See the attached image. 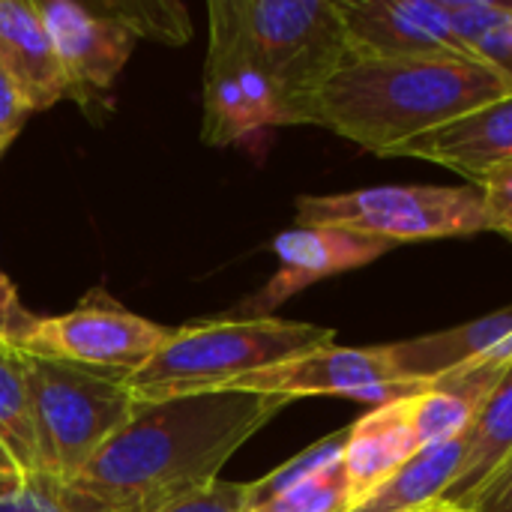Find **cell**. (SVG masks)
<instances>
[{"label": "cell", "mask_w": 512, "mask_h": 512, "mask_svg": "<svg viewBox=\"0 0 512 512\" xmlns=\"http://www.w3.org/2000/svg\"><path fill=\"white\" fill-rule=\"evenodd\" d=\"M285 396L213 390L138 402L72 486L117 512H159L210 486L225 462L276 414Z\"/></svg>", "instance_id": "1"}, {"label": "cell", "mask_w": 512, "mask_h": 512, "mask_svg": "<svg viewBox=\"0 0 512 512\" xmlns=\"http://www.w3.org/2000/svg\"><path fill=\"white\" fill-rule=\"evenodd\" d=\"M510 96L504 78L477 57H351L300 111L297 123L324 126L375 156Z\"/></svg>", "instance_id": "2"}, {"label": "cell", "mask_w": 512, "mask_h": 512, "mask_svg": "<svg viewBox=\"0 0 512 512\" xmlns=\"http://www.w3.org/2000/svg\"><path fill=\"white\" fill-rule=\"evenodd\" d=\"M210 60H240L282 93L288 126L351 60L336 0H213Z\"/></svg>", "instance_id": "3"}, {"label": "cell", "mask_w": 512, "mask_h": 512, "mask_svg": "<svg viewBox=\"0 0 512 512\" xmlns=\"http://www.w3.org/2000/svg\"><path fill=\"white\" fill-rule=\"evenodd\" d=\"M336 345V330L285 318H207L168 333L159 351L126 378L138 402L228 390L234 381Z\"/></svg>", "instance_id": "4"}, {"label": "cell", "mask_w": 512, "mask_h": 512, "mask_svg": "<svg viewBox=\"0 0 512 512\" xmlns=\"http://www.w3.org/2000/svg\"><path fill=\"white\" fill-rule=\"evenodd\" d=\"M39 474L75 483L99 447L138 411L123 378L24 354Z\"/></svg>", "instance_id": "5"}, {"label": "cell", "mask_w": 512, "mask_h": 512, "mask_svg": "<svg viewBox=\"0 0 512 512\" xmlns=\"http://www.w3.org/2000/svg\"><path fill=\"white\" fill-rule=\"evenodd\" d=\"M303 228H345L387 243L474 237L486 231L477 186H372L297 198Z\"/></svg>", "instance_id": "6"}, {"label": "cell", "mask_w": 512, "mask_h": 512, "mask_svg": "<svg viewBox=\"0 0 512 512\" xmlns=\"http://www.w3.org/2000/svg\"><path fill=\"white\" fill-rule=\"evenodd\" d=\"M168 333V327L129 312L102 288H93L72 312L36 318L18 351L126 381L159 351Z\"/></svg>", "instance_id": "7"}, {"label": "cell", "mask_w": 512, "mask_h": 512, "mask_svg": "<svg viewBox=\"0 0 512 512\" xmlns=\"http://www.w3.org/2000/svg\"><path fill=\"white\" fill-rule=\"evenodd\" d=\"M429 384H414L399 375L384 345L372 348H339L327 345L312 354L285 360L234 381L228 390L285 396L291 402L309 396H345L369 405H390L396 399L417 396Z\"/></svg>", "instance_id": "8"}, {"label": "cell", "mask_w": 512, "mask_h": 512, "mask_svg": "<svg viewBox=\"0 0 512 512\" xmlns=\"http://www.w3.org/2000/svg\"><path fill=\"white\" fill-rule=\"evenodd\" d=\"M39 18L51 36L66 81V96L75 99L96 123L111 84L126 66L135 33L114 18L75 0H36Z\"/></svg>", "instance_id": "9"}, {"label": "cell", "mask_w": 512, "mask_h": 512, "mask_svg": "<svg viewBox=\"0 0 512 512\" xmlns=\"http://www.w3.org/2000/svg\"><path fill=\"white\" fill-rule=\"evenodd\" d=\"M396 243L366 237L345 228H291L276 234L273 252L279 258V270L270 276V282L249 300L240 303L237 318H270L282 303L297 297L300 291L312 288L321 279L360 270L387 252H393Z\"/></svg>", "instance_id": "10"}, {"label": "cell", "mask_w": 512, "mask_h": 512, "mask_svg": "<svg viewBox=\"0 0 512 512\" xmlns=\"http://www.w3.org/2000/svg\"><path fill=\"white\" fill-rule=\"evenodd\" d=\"M351 57H471L453 30L444 0H336Z\"/></svg>", "instance_id": "11"}, {"label": "cell", "mask_w": 512, "mask_h": 512, "mask_svg": "<svg viewBox=\"0 0 512 512\" xmlns=\"http://www.w3.org/2000/svg\"><path fill=\"white\" fill-rule=\"evenodd\" d=\"M270 126H288V111L276 84L249 63L207 57L201 126L204 144L228 147Z\"/></svg>", "instance_id": "12"}, {"label": "cell", "mask_w": 512, "mask_h": 512, "mask_svg": "<svg viewBox=\"0 0 512 512\" xmlns=\"http://www.w3.org/2000/svg\"><path fill=\"white\" fill-rule=\"evenodd\" d=\"M393 156L438 162L477 186L489 171L512 165V93L402 144Z\"/></svg>", "instance_id": "13"}, {"label": "cell", "mask_w": 512, "mask_h": 512, "mask_svg": "<svg viewBox=\"0 0 512 512\" xmlns=\"http://www.w3.org/2000/svg\"><path fill=\"white\" fill-rule=\"evenodd\" d=\"M0 69L30 111L51 108L66 96L60 60L36 0H0Z\"/></svg>", "instance_id": "14"}, {"label": "cell", "mask_w": 512, "mask_h": 512, "mask_svg": "<svg viewBox=\"0 0 512 512\" xmlns=\"http://www.w3.org/2000/svg\"><path fill=\"white\" fill-rule=\"evenodd\" d=\"M512 336V303L489 312L477 321L459 324L453 330L444 333H429V336H417V339H402V342H390L384 345L393 366L399 369V375L405 381L414 384H432L447 372H456L480 357H486L489 351H495L501 342H507Z\"/></svg>", "instance_id": "15"}, {"label": "cell", "mask_w": 512, "mask_h": 512, "mask_svg": "<svg viewBox=\"0 0 512 512\" xmlns=\"http://www.w3.org/2000/svg\"><path fill=\"white\" fill-rule=\"evenodd\" d=\"M420 450H423V444L414 432L405 399L378 405L369 414H363L357 423H351L342 465L348 471L357 504L378 483H384L390 474H396L405 462H411Z\"/></svg>", "instance_id": "16"}, {"label": "cell", "mask_w": 512, "mask_h": 512, "mask_svg": "<svg viewBox=\"0 0 512 512\" xmlns=\"http://www.w3.org/2000/svg\"><path fill=\"white\" fill-rule=\"evenodd\" d=\"M512 456V369L501 378L489 402L474 417L465 435L462 465L438 501V510H465L483 483Z\"/></svg>", "instance_id": "17"}, {"label": "cell", "mask_w": 512, "mask_h": 512, "mask_svg": "<svg viewBox=\"0 0 512 512\" xmlns=\"http://www.w3.org/2000/svg\"><path fill=\"white\" fill-rule=\"evenodd\" d=\"M468 435V432H465ZM465 435L420 450L411 462H405L396 474L378 483L351 512H429L438 510V501L450 489L462 456Z\"/></svg>", "instance_id": "18"}, {"label": "cell", "mask_w": 512, "mask_h": 512, "mask_svg": "<svg viewBox=\"0 0 512 512\" xmlns=\"http://www.w3.org/2000/svg\"><path fill=\"white\" fill-rule=\"evenodd\" d=\"M465 51L492 66L512 93V3L444 0Z\"/></svg>", "instance_id": "19"}, {"label": "cell", "mask_w": 512, "mask_h": 512, "mask_svg": "<svg viewBox=\"0 0 512 512\" xmlns=\"http://www.w3.org/2000/svg\"><path fill=\"white\" fill-rule=\"evenodd\" d=\"M0 441L24 474H39L24 351L0 342Z\"/></svg>", "instance_id": "20"}, {"label": "cell", "mask_w": 512, "mask_h": 512, "mask_svg": "<svg viewBox=\"0 0 512 512\" xmlns=\"http://www.w3.org/2000/svg\"><path fill=\"white\" fill-rule=\"evenodd\" d=\"M348 435H351V426H345V429H339V432L321 438L318 444L306 447L303 453H297L294 459H288L285 465H279V468L270 471L267 477L249 483V512L267 507L273 498L285 495L288 489H294V486L303 483L306 477H312V474L330 468L333 462H339L342 453H345Z\"/></svg>", "instance_id": "21"}, {"label": "cell", "mask_w": 512, "mask_h": 512, "mask_svg": "<svg viewBox=\"0 0 512 512\" xmlns=\"http://www.w3.org/2000/svg\"><path fill=\"white\" fill-rule=\"evenodd\" d=\"M357 504L348 471L339 462H333L330 468L306 477L303 483H297L294 489H288L285 495L273 498L267 507L255 512H351Z\"/></svg>", "instance_id": "22"}, {"label": "cell", "mask_w": 512, "mask_h": 512, "mask_svg": "<svg viewBox=\"0 0 512 512\" xmlns=\"http://www.w3.org/2000/svg\"><path fill=\"white\" fill-rule=\"evenodd\" d=\"M96 12L114 18L126 30L138 36H150L159 42L180 45L189 39V15L180 3L165 0V3H117V0H99L90 3Z\"/></svg>", "instance_id": "23"}, {"label": "cell", "mask_w": 512, "mask_h": 512, "mask_svg": "<svg viewBox=\"0 0 512 512\" xmlns=\"http://www.w3.org/2000/svg\"><path fill=\"white\" fill-rule=\"evenodd\" d=\"M0 512H117L72 483L48 474H27L24 486L0 501Z\"/></svg>", "instance_id": "24"}, {"label": "cell", "mask_w": 512, "mask_h": 512, "mask_svg": "<svg viewBox=\"0 0 512 512\" xmlns=\"http://www.w3.org/2000/svg\"><path fill=\"white\" fill-rule=\"evenodd\" d=\"M159 512H249V483L213 480L210 486L168 504Z\"/></svg>", "instance_id": "25"}, {"label": "cell", "mask_w": 512, "mask_h": 512, "mask_svg": "<svg viewBox=\"0 0 512 512\" xmlns=\"http://www.w3.org/2000/svg\"><path fill=\"white\" fill-rule=\"evenodd\" d=\"M477 189L486 207V231H495L512 243V165L489 171Z\"/></svg>", "instance_id": "26"}, {"label": "cell", "mask_w": 512, "mask_h": 512, "mask_svg": "<svg viewBox=\"0 0 512 512\" xmlns=\"http://www.w3.org/2000/svg\"><path fill=\"white\" fill-rule=\"evenodd\" d=\"M33 324H36V315H30L24 309L12 279L0 270V342L18 348V342L27 336V330Z\"/></svg>", "instance_id": "27"}, {"label": "cell", "mask_w": 512, "mask_h": 512, "mask_svg": "<svg viewBox=\"0 0 512 512\" xmlns=\"http://www.w3.org/2000/svg\"><path fill=\"white\" fill-rule=\"evenodd\" d=\"M27 114H30V108L24 105L21 93H18L15 84L6 78V72L0 69V156H3V150L12 144V138L21 132Z\"/></svg>", "instance_id": "28"}, {"label": "cell", "mask_w": 512, "mask_h": 512, "mask_svg": "<svg viewBox=\"0 0 512 512\" xmlns=\"http://www.w3.org/2000/svg\"><path fill=\"white\" fill-rule=\"evenodd\" d=\"M24 480H27L24 468L12 459V453H9V450L3 447V441H0V501L12 498V495L24 486Z\"/></svg>", "instance_id": "29"}, {"label": "cell", "mask_w": 512, "mask_h": 512, "mask_svg": "<svg viewBox=\"0 0 512 512\" xmlns=\"http://www.w3.org/2000/svg\"><path fill=\"white\" fill-rule=\"evenodd\" d=\"M468 366H471V369H480V372H486V375H492V378H504L512 369V336L507 342H501L495 351H489L486 357H480V360H474V363H468Z\"/></svg>", "instance_id": "30"}, {"label": "cell", "mask_w": 512, "mask_h": 512, "mask_svg": "<svg viewBox=\"0 0 512 512\" xmlns=\"http://www.w3.org/2000/svg\"><path fill=\"white\" fill-rule=\"evenodd\" d=\"M438 512H462V510H438Z\"/></svg>", "instance_id": "31"}, {"label": "cell", "mask_w": 512, "mask_h": 512, "mask_svg": "<svg viewBox=\"0 0 512 512\" xmlns=\"http://www.w3.org/2000/svg\"><path fill=\"white\" fill-rule=\"evenodd\" d=\"M429 512H438V510H429Z\"/></svg>", "instance_id": "32"}]
</instances>
